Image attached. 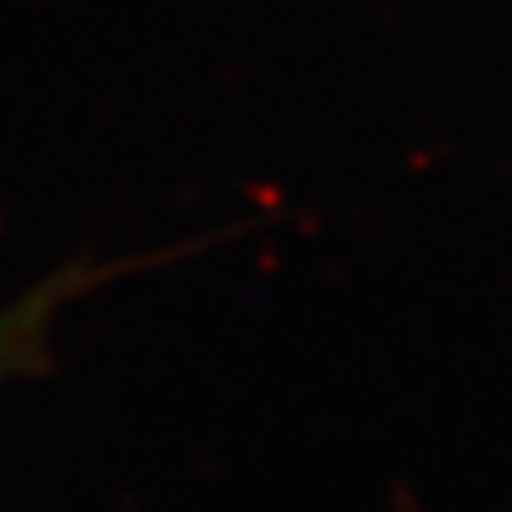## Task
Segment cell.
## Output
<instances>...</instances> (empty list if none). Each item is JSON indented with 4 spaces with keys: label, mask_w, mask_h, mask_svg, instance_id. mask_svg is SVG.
<instances>
[{
    "label": "cell",
    "mask_w": 512,
    "mask_h": 512,
    "mask_svg": "<svg viewBox=\"0 0 512 512\" xmlns=\"http://www.w3.org/2000/svg\"><path fill=\"white\" fill-rule=\"evenodd\" d=\"M122 270H135V265H72V270L54 274V279L36 283L27 297L9 301L0 310V387L5 382H23V378H41L50 373V333L59 324V310L68 301H77L86 288L104 279H117Z\"/></svg>",
    "instance_id": "cell-1"
}]
</instances>
